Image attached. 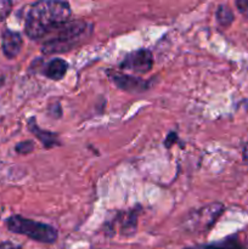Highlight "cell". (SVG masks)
Returning a JSON list of instances; mask_svg holds the SVG:
<instances>
[{
    "label": "cell",
    "mask_w": 248,
    "mask_h": 249,
    "mask_svg": "<svg viewBox=\"0 0 248 249\" xmlns=\"http://www.w3.org/2000/svg\"><path fill=\"white\" fill-rule=\"evenodd\" d=\"M72 15L70 2L41 0L31 5L26 16L24 32L32 40H39L53 29L70 21Z\"/></svg>",
    "instance_id": "1"
},
{
    "label": "cell",
    "mask_w": 248,
    "mask_h": 249,
    "mask_svg": "<svg viewBox=\"0 0 248 249\" xmlns=\"http://www.w3.org/2000/svg\"><path fill=\"white\" fill-rule=\"evenodd\" d=\"M90 33H91V24L88 22L83 19L68 21L48 34L49 38L44 40L41 51L46 55L71 51L75 46L80 45Z\"/></svg>",
    "instance_id": "2"
},
{
    "label": "cell",
    "mask_w": 248,
    "mask_h": 249,
    "mask_svg": "<svg viewBox=\"0 0 248 249\" xmlns=\"http://www.w3.org/2000/svg\"><path fill=\"white\" fill-rule=\"evenodd\" d=\"M5 224L11 232L26 236L31 240L45 245H53L58 238V232L53 226L40 221L31 220L21 215L10 216L6 219Z\"/></svg>",
    "instance_id": "3"
},
{
    "label": "cell",
    "mask_w": 248,
    "mask_h": 249,
    "mask_svg": "<svg viewBox=\"0 0 248 249\" xmlns=\"http://www.w3.org/2000/svg\"><path fill=\"white\" fill-rule=\"evenodd\" d=\"M223 204L212 203L204 206L190 213V215L182 223L184 229H189L191 231H206L209 230L216 219L223 213Z\"/></svg>",
    "instance_id": "4"
},
{
    "label": "cell",
    "mask_w": 248,
    "mask_h": 249,
    "mask_svg": "<svg viewBox=\"0 0 248 249\" xmlns=\"http://www.w3.org/2000/svg\"><path fill=\"white\" fill-rule=\"evenodd\" d=\"M152 67L153 55L148 49H139V50L131 51L119 63V68L138 73V74H145L150 72Z\"/></svg>",
    "instance_id": "5"
},
{
    "label": "cell",
    "mask_w": 248,
    "mask_h": 249,
    "mask_svg": "<svg viewBox=\"0 0 248 249\" xmlns=\"http://www.w3.org/2000/svg\"><path fill=\"white\" fill-rule=\"evenodd\" d=\"M106 73L109 80L118 89L130 92V94H140V92L146 91L153 84V80L143 79V78L135 77V75L124 74V73L116 72V71H107Z\"/></svg>",
    "instance_id": "6"
},
{
    "label": "cell",
    "mask_w": 248,
    "mask_h": 249,
    "mask_svg": "<svg viewBox=\"0 0 248 249\" xmlns=\"http://www.w3.org/2000/svg\"><path fill=\"white\" fill-rule=\"evenodd\" d=\"M22 45H23V40H22L21 34L9 28H5L2 31L1 48L2 53L7 58L12 60V58L17 57L21 53Z\"/></svg>",
    "instance_id": "7"
},
{
    "label": "cell",
    "mask_w": 248,
    "mask_h": 249,
    "mask_svg": "<svg viewBox=\"0 0 248 249\" xmlns=\"http://www.w3.org/2000/svg\"><path fill=\"white\" fill-rule=\"evenodd\" d=\"M27 125H28L29 131L38 139L41 142L44 148H53L57 147V146H61L60 140H58V135L56 133H53V131L44 130L36 123L35 117H31L27 122Z\"/></svg>",
    "instance_id": "8"
},
{
    "label": "cell",
    "mask_w": 248,
    "mask_h": 249,
    "mask_svg": "<svg viewBox=\"0 0 248 249\" xmlns=\"http://www.w3.org/2000/svg\"><path fill=\"white\" fill-rule=\"evenodd\" d=\"M68 71V63L63 58H53L43 68L41 74L50 80H61Z\"/></svg>",
    "instance_id": "9"
},
{
    "label": "cell",
    "mask_w": 248,
    "mask_h": 249,
    "mask_svg": "<svg viewBox=\"0 0 248 249\" xmlns=\"http://www.w3.org/2000/svg\"><path fill=\"white\" fill-rule=\"evenodd\" d=\"M138 216L139 212L136 209H131L129 212H124L117 216L116 221L119 224L122 235L133 236L135 235L136 229H138Z\"/></svg>",
    "instance_id": "10"
},
{
    "label": "cell",
    "mask_w": 248,
    "mask_h": 249,
    "mask_svg": "<svg viewBox=\"0 0 248 249\" xmlns=\"http://www.w3.org/2000/svg\"><path fill=\"white\" fill-rule=\"evenodd\" d=\"M216 21L221 27H229L233 21V12L226 5H220L216 10Z\"/></svg>",
    "instance_id": "11"
},
{
    "label": "cell",
    "mask_w": 248,
    "mask_h": 249,
    "mask_svg": "<svg viewBox=\"0 0 248 249\" xmlns=\"http://www.w3.org/2000/svg\"><path fill=\"white\" fill-rule=\"evenodd\" d=\"M34 151V142L31 140L22 141L16 145V152L18 155H29Z\"/></svg>",
    "instance_id": "12"
},
{
    "label": "cell",
    "mask_w": 248,
    "mask_h": 249,
    "mask_svg": "<svg viewBox=\"0 0 248 249\" xmlns=\"http://www.w3.org/2000/svg\"><path fill=\"white\" fill-rule=\"evenodd\" d=\"M12 2L6 1V0H0V22L4 21L9 14L11 12Z\"/></svg>",
    "instance_id": "13"
},
{
    "label": "cell",
    "mask_w": 248,
    "mask_h": 249,
    "mask_svg": "<svg viewBox=\"0 0 248 249\" xmlns=\"http://www.w3.org/2000/svg\"><path fill=\"white\" fill-rule=\"evenodd\" d=\"M49 114H50L53 118H60L62 116V108H61V105L58 102H55V104L51 105L49 107Z\"/></svg>",
    "instance_id": "14"
},
{
    "label": "cell",
    "mask_w": 248,
    "mask_h": 249,
    "mask_svg": "<svg viewBox=\"0 0 248 249\" xmlns=\"http://www.w3.org/2000/svg\"><path fill=\"white\" fill-rule=\"evenodd\" d=\"M175 142H177V134L175 131H170L164 140V146L167 148L172 147Z\"/></svg>",
    "instance_id": "15"
},
{
    "label": "cell",
    "mask_w": 248,
    "mask_h": 249,
    "mask_svg": "<svg viewBox=\"0 0 248 249\" xmlns=\"http://www.w3.org/2000/svg\"><path fill=\"white\" fill-rule=\"evenodd\" d=\"M236 6H237L238 11L248 18V1H246V0H238V1H236Z\"/></svg>",
    "instance_id": "16"
},
{
    "label": "cell",
    "mask_w": 248,
    "mask_h": 249,
    "mask_svg": "<svg viewBox=\"0 0 248 249\" xmlns=\"http://www.w3.org/2000/svg\"><path fill=\"white\" fill-rule=\"evenodd\" d=\"M0 249H22V248L17 247V246L12 245V243L10 242H5L2 243V245H0Z\"/></svg>",
    "instance_id": "17"
},
{
    "label": "cell",
    "mask_w": 248,
    "mask_h": 249,
    "mask_svg": "<svg viewBox=\"0 0 248 249\" xmlns=\"http://www.w3.org/2000/svg\"><path fill=\"white\" fill-rule=\"evenodd\" d=\"M185 249H216L215 245H206V246H196V247H189Z\"/></svg>",
    "instance_id": "18"
},
{
    "label": "cell",
    "mask_w": 248,
    "mask_h": 249,
    "mask_svg": "<svg viewBox=\"0 0 248 249\" xmlns=\"http://www.w3.org/2000/svg\"><path fill=\"white\" fill-rule=\"evenodd\" d=\"M242 155H243V160H245V162L248 163V143H246L245 147H243Z\"/></svg>",
    "instance_id": "19"
},
{
    "label": "cell",
    "mask_w": 248,
    "mask_h": 249,
    "mask_svg": "<svg viewBox=\"0 0 248 249\" xmlns=\"http://www.w3.org/2000/svg\"><path fill=\"white\" fill-rule=\"evenodd\" d=\"M2 84H4V78L0 77V88L2 87Z\"/></svg>",
    "instance_id": "20"
}]
</instances>
